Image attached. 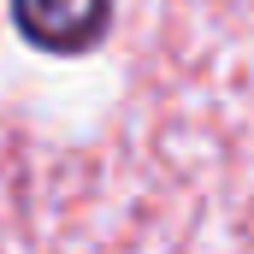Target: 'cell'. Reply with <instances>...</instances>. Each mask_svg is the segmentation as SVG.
<instances>
[{"label": "cell", "mask_w": 254, "mask_h": 254, "mask_svg": "<svg viewBox=\"0 0 254 254\" xmlns=\"http://www.w3.org/2000/svg\"><path fill=\"white\" fill-rule=\"evenodd\" d=\"M12 24L42 54H89L113 24V0H12Z\"/></svg>", "instance_id": "1"}]
</instances>
